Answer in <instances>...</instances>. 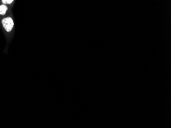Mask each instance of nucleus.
I'll use <instances>...</instances> for the list:
<instances>
[{
	"instance_id": "1",
	"label": "nucleus",
	"mask_w": 171,
	"mask_h": 128,
	"mask_svg": "<svg viewBox=\"0 0 171 128\" xmlns=\"http://www.w3.org/2000/svg\"><path fill=\"white\" fill-rule=\"evenodd\" d=\"M2 24L3 28L7 32L11 31L14 26V22L11 17H6L2 20Z\"/></svg>"
},
{
	"instance_id": "3",
	"label": "nucleus",
	"mask_w": 171,
	"mask_h": 128,
	"mask_svg": "<svg viewBox=\"0 0 171 128\" xmlns=\"http://www.w3.org/2000/svg\"><path fill=\"white\" fill-rule=\"evenodd\" d=\"M14 2V0H2V2L3 4H10Z\"/></svg>"
},
{
	"instance_id": "2",
	"label": "nucleus",
	"mask_w": 171,
	"mask_h": 128,
	"mask_svg": "<svg viewBox=\"0 0 171 128\" xmlns=\"http://www.w3.org/2000/svg\"><path fill=\"white\" fill-rule=\"evenodd\" d=\"M8 7L6 5L2 4L0 5V15H4L6 14L8 10Z\"/></svg>"
}]
</instances>
